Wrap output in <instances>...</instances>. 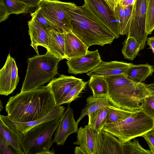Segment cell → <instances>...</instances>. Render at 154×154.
Wrapping results in <instances>:
<instances>
[{
  "instance_id": "1",
  "label": "cell",
  "mask_w": 154,
  "mask_h": 154,
  "mask_svg": "<svg viewBox=\"0 0 154 154\" xmlns=\"http://www.w3.org/2000/svg\"><path fill=\"white\" fill-rule=\"evenodd\" d=\"M56 106L51 91L47 86L42 85L10 97L5 109L11 120L26 122L44 117Z\"/></svg>"
},
{
  "instance_id": "2",
  "label": "cell",
  "mask_w": 154,
  "mask_h": 154,
  "mask_svg": "<svg viewBox=\"0 0 154 154\" xmlns=\"http://www.w3.org/2000/svg\"><path fill=\"white\" fill-rule=\"evenodd\" d=\"M66 11L72 26L71 31L88 48L94 45L103 46L111 44L115 38L103 22L84 2L82 6L66 2Z\"/></svg>"
},
{
  "instance_id": "3",
  "label": "cell",
  "mask_w": 154,
  "mask_h": 154,
  "mask_svg": "<svg viewBox=\"0 0 154 154\" xmlns=\"http://www.w3.org/2000/svg\"><path fill=\"white\" fill-rule=\"evenodd\" d=\"M104 77L108 84L107 97L111 104L130 112L142 110L145 100L150 94L147 84L134 81L125 73Z\"/></svg>"
},
{
  "instance_id": "4",
  "label": "cell",
  "mask_w": 154,
  "mask_h": 154,
  "mask_svg": "<svg viewBox=\"0 0 154 154\" xmlns=\"http://www.w3.org/2000/svg\"><path fill=\"white\" fill-rule=\"evenodd\" d=\"M62 60L48 51L44 54L29 58L20 92L37 88L54 79L58 73V63Z\"/></svg>"
},
{
  "instance_id": "5",
  "label": "cell",
  "mask_w": 154,
  "mask_h": 154,
  "mask_svg": "<svg viewBox=\"0 0 154 154\" xmlns=\"http://www.w3.org/2000/svg\"><path fill=\"white\" fill-rule=\"evenodd\" d=\"M60 121V119L43 123L20 134L19 140L24 154H54L53 149H50Z\"/></svg>"
},
{
  "instance_id": "6",
  "label": "cell",
  "mask_w": 154,
  "mask_h": 154,
  "mask_svg": "<svg viewBox=\"0 0 154 154\" xmlns=\"http://www.w3.org/2000/svg\"><path fill=\"white\" fill-rule=\"evenodd\" d=\"M154 124V120L142 110L122 121L106 125L103 129L125 143L142 136L153 128Z\"/></svg>"
},
{
  "instance_id": "7",
  "label": "cell",
  "mask_w": 154,
  "mask_h": 154,
  "mask_svg": "<svg viewBox=\"0 0 154 154\" xmlns=\"http://www.w3.org/2000/svg\"><path fill=\"white\" fill-rule=\"evenodd\" d=\"M66 2L58 0H44L40 3L42 14L62 33L71 31L72 29L70 17L66 11Z\"/></svg>"
},
{
  "instance_id": "8",
  "label": "cell",
  "mask_w": 154,
  "mask_h": 154,
  "mask_svg": "<svg viewBox=\"0 0 154 154\" xmlns=\"http://www.w3.org/2000/svg\"><path fill=\"white\" fill-rule=\"evenodd\" d=\"M147 0H136L134 5L130 31L127 37H134L140 45V50L144 48L147 35L145 30Z\"/></svg>"
},
{
  "instance_id": "9",
  "label": "cell",
  "mask_w": 154,
  "mask_h": 154,
  "mask_svg": "<svg viewBox=\"0 0 154 154\" xmlns=\"http://www.w3.org/2000/svg\"><path fill=\"white\" fill-rule=\"evenodd\" d=\"M77 133V140L74 144L79 145L86 154H100L103 141L101 132L87 125L83 128L81 126Z\"/></svg>"
},
{
  "instance_id": "10",
  "label": "cell",
  "mask_w": 154,
  "mask_h": 154,
  "mask_svg": "<svg viewBox=\"0 0 154 154\" xmlns=\"http://www.w3.org/2000/svg\"><path fill=\"white\" fill-rule=\"evenodd\" d=\"M65 108L61 105L56 106L47 115L35 121L20 122L11 120L8 116L0 115V118L13 131L19 136L21 134L39 125L60 119Z\"/></svg>"
},
{
  "instance_id": "11",
  "label": "cell",
  "mask_w": 154,
  "mask_h": 154,
  "mask_svg": "<svg viewBox=\"0 0 154 154\" xmlns=\"http://www.w3.org/2000/svg\"><path fill=\"white\" fill-rule=\"evenodd\" d=\"M89 8L117 39L120 35L114 12L103 0H84Z\"/></svg>"
},
{
  "instance_id": "12",
  "label": "cell",
  "mask_w": 154,
  "mask_h": 154,
  "mask_svg": "<svg viewBox=\"0 0 154 154\" xmlns=\"http://www.w3.org/2000/svg\"><path fill=\"white\" fill-rule=\"evenodd\" d=\"M18 68L15 60L9 54L0 70V94L7 96L16 89L19 81Z\"/></svg>"
},
{
  "instance_id": "13",
  "label": "cell",
  "mask_w": 154,
  "mask_h": 154,
  "mask_svg": "<svg viewBox=\"0 0 154 154\" xmlns=\"http://www.w3.org/2000/svg\"><path fill=\"white\" fill-rule=\"evenodd\" d=\"M102 61L98 50H88L85 55L67 60L68 72L75 75L87 73L97 67Z\"/></svg>"
},
{
  "instance_id": "14",
  "label": "cell",
  "mask_w": 154,
  "mask_h": 154,
  "mask_svg": "<svg viewBox=\"0 0 154 154\" xmlns=\"http://www.w3.org/2000/svg\"><path fill=\"white\" fill-rule=\"evenodd\" d=\"M82 80L72 76L62 74L52 79L47 85L53 95L56 106L61 103L71 89Z\"/></svg>"
},
{
  "instance_id": "15",
  "label": "cell",
  "mask_w": 154,
  "mask_h": 154,
  "mask_svg": "<svg viewBox=\"0 0 154 154\" xmlns=\"http://www.w3.org/2000/svg\"><path fill=\"white\" fill-rule=\"evenodd\" d=\"M78 124L75 120L72 109L68 105L60 119L58 127L54 134L53 142L58 146L63 145L70 135L77 132Z\"/></svg>"
},
{
  "instance_id": "16",
  "label": "cell",
  "mask_w": 154,
  "mask_h": 154,
  "mask_svg": "<svg viewBox=\"0 0 154 154\" xmlns=\"http://www.w3.org/2000/svg\"><path fill=\"white\" fill-rule=\"evenodd\" d=\"M132 63L116 61L106 62L102 61L96 68L87 73L90 76L105 77L125 73Z\"/></svg>"
},
{
  "instance_id": "17",
  "label": "cell",
  "mask_w": 154,
  "mask_h": 154,
  "mask_svg": "<svg viewBox=\"0 0 154 154\" xmlns=\"http://www.w3.org/2000/svg\"><path fill=\"white\" fill-rule=\"evenodd\" d=\"M28 33L31 40L30 45L33 48L37 55L39 54L38 46L47 48L48 37L46 30L34 18L28 21Z\"/></svg>"
},
{
  "instance_id": "18",
  "label": "cell",
  "mask_w": 154,
  "mask_h": 154,
  "mask_svg": "<svg viewBox=\"0 0 154 154\" xmlns=\"http://www.w3.org/2000/svg\"><path fill=\"white\" fill-rule=\"evenodd\" d=\"M65 54L67 60L85 55L88 48L71 31L65 33Z\"/></svg>"
},
{
  "instance_id": "19",
  "label": "cell",
  "mask_w": 154,
  "mask_h": 154,
  "mask_svg": "<svg viewBox=\"0 0 154 154\" xmlns=\"http://www.w3.org/2000/svg\"><path fill=\"white\" fill-rule=\"evenodd\" d=\"M46 30L48 37L47 51L58 58L66 59L65 33L53 29Z\"/></svg>"
},
{
  "instance_id": "20",
  "label": "cell",
  "mask_w": 154,
  "mask_h": 154,
  "mask_svg": "<svg viewBox=\"0 0 154 154\" xmlns=\"http://www.w3.org/2000/svg\"><path fill=\"white\" fill-rule=\"evenodd\" d=\"M101 133L103 141L100 154H123V143L103 129Z\"/></svg>"
},
{
  "instance_id": "21",
  "label": "cell",
  "mask_w": 154,
  "mask_h": 154,
  "mask_svg": "<svg viewBox=\"0 0 154 154\" xmlns=\"http://www.w3.org/2000/svg\"><path fill=\"white\" fill-rule=\"evenodd\" d=\"M154 72V67L147 63L131 65L125 73L130 79L138 82H143Z\"/></svg>"
},
{
  "instance_id": "22",
  "label": "cell",
  "mask_w": 154,
  "mask_h": 154,
  "mask_svg": "<svg viewBox=\"0 0 154 154\" xmlns=\"http://www.w3.org/2000/svg\"><path fill=\"white\" fill-rule=\"evenodd\" d=\"M0 136L6 141L17 154H24L20 145L19 136L0 118Z\"/></svg>"
},
{
  "instance_id": "23",
  "label": "cell",
  "mask_w": 154,
  "mask_h": 154,
  "mask_svg": "<svg viewBox=\"0 0 154 154\" xmlns=\"http://www.w3.org/2000/svg\"><path fill=\"white\" fill-rule=\"evenodd\" d=\"M86 101V104L82 110L80 116L76 121L78 124L85 116L110 104L106 97H96L91 95L88 97Z\"/></svg>"
},
{
  "instance_id": "24",
  "label": "cell",
  "mask_w": 154,
  "mask_h": 154,
  "mask_svg": "<svg viewBox=\"0 0 154 154\" xmlns=\"http://www.w3.org/2000/svg\"><path fill=\"white\" fill-rule=\"evenodd\" d=\"M108 109V106H106L89 114L88 126L100 133L106 125Z\"/></svg>"
},
{
  "instance_id": "25",
  "label": "cell",
  "mask_w": 154,
  "mask_h": 154,
  "mask_svg": "<svg viewBox=\"0 0 154 154\" xmlns=\"http://www.w3.org/2000/svg\"><path fill=\"white\" fill-rule=\"evenodd\" d=\"M88 85L92 91L93 96L96 97H107L108 94V87L104 77L91 76Z\"/></svg>"
},
{
  "instance_id": "26",
  "label": "cell",
  "mask_w": 154,
  "mask_h": 154,
  "mask_svg": "<svg viewBox=\"0 0 154 154\" xmlns=\"http://www.w3.org/2000/svg\"><path fill=\"white\" fill-rule=\"evenodd\" d=\"M140 45L133 37H128L123 43L122 53L125 58L133 60L138 55L140 51Z\"/></svg>"
},
{
  "instance_id": "27",
  "label": "cell",
  "mask_w": 154,
  "mask_h": 154,
  "mask_svg": "<svg viewBox=\"0 0 154 154\" xmlns=\"http://www.w3.org/2000/svg\"><path fill=\"white\" fill-rule=\"evenodd\" d=\"M135 112L126 111L117 108L110 104L108 106L106 125L122 121Z\"/></svg>"
},
{
  "instance_id": "28",
  "label": "cell",
  "mask_w": 154,
  "mask_h": 154,
  "mask_svg": "<svg viewBox=\"0 0 154 154\" xmlns=\"http://www.w3.org/2000/svg\"><path fill=\"white\" fill-rule=\"evenodd\" d=\"M4 5L10 14L26 13L29 7L24 2L18 0H2Z\"/></svg>"
},
{
  "instance_id": "29",
  "label": "cell",
  "mask_w": 154,
  "mask_h": 154,
  "mask_svg": "<svg viewBox=\"0 0 154 154\" xmlns=\"http://www.w3.org/2000/svg\"><path fill=\"white\" fill-rule=\"evenodd\" d=\"M123 154H152L150 150L143 148L137 139L134 138L131 140L123 143Z\"/></svg>"
},
{
  "instance_id": "30",
  "label": "cell",
  "mask_w": 154,
  "mask_h": 154,
  "mask_svg": "<svg viewBox=\"0 0 154 154\" xmlns=\"http://www.w3.org/2000/svg\"><path fill=\"white\" fill-rule=\"evenodd\" d=\"M134 5L124 7V15L123 22L119 30L120 35H127L129 32L132 19V12Z\"/></svg>"
},
{
  "instance_id": "31",
  "label": "cell",
  "mask_w": 154,
  "mask_h": 154,
  "mask_svg": "<svg viewBox=\"0 0 154 154\" xmlns=\"http://www.w3.org/2000/svg\"><path fill=\"white\" fill-rule=\"evenodd\" d=\"M154 29V0H147L145 30L151 34Z\"/></svg>"
},
{
  "instance_id": "32",
  "label": "cell",
  "mask_w": 154,
  "mask_h": 154,
  "mask_svg": "<svg viewBox=\"0 0 154 154\" xmlns=\"http://www.w3.org/2000/svg\"><path fill=\"white\" fill-rule=\"evenodd\" d=\"M87 83V82L82 80L75 85L63 100L61 105L64 103H69L78 97L80 94L85 88Z\"/></svg>"
},
{
  "instance_id": "33",
  "label": "cell",
  "mask_w": 154,
  "mask_h": 154,
  "mask_svg": "<svg viewBox=\"0 0 154 154\" xmlns=\"http://www.w3.org/2000/svg\"><path fill=\"white\" fill-rule=\"evenodd\" d=\"M30 15L32 17L35 18L45 30L53 29L59 31L56 27L42 14L40 8L38 7L34 12L30 13Z\"/></svg>"
},
{
  "instance_id": "34",
  "label": "cell",
  "mask_w": 154,
  "mask_h": 154,
  "mask_svg": "<svg viewBox=\"0 0 154 154\" xmlns=\"http://www.w3.org/2000/svg\"><path fill=\"white\" fill-rule=\"evenodd\" d=\"M142 109L146 114L154 120V100L150 94L146 98Z\"/></svg>"
},
{
  "instance_id": "35",
  "label": "cell",
  "mask_w": 154,
  "mask_h": 154,
  "mask_svg": "<svg viewBox=\"0 0 154 154\" xmlns=\"http://www.w3.org/2000/svg\"><path fill=\"white\" fill-rule=\"evenodd\" d=\"M114 13L115 18L118 23L119 31L123 20L124 15V7L118 3L115 9Z\"/></svg>"
},
{
  "instance_id": "36",
  "label": "cell",
  "mask_w": 154,
  "mask_h": 154,
  "mask_svg": "<svg viewBox=\"0 0 154 154\" xmlns=\"http://www.w3.org/2000/svg\"><path fill=\"white\" fill-rule=\"evenodd\" d=\"M0 154H17L14 149L1 136H0Z\"/></svg>"
},
{
  "instance_id": "37",
  "label": "cell",
  "mask_w": 154,
  "mask_h": 154,
  "mask_svg": "<svg viewBox=\"0 0 154 154\" xmlns=\"http://www.w3.org/2000/svg\"><path fill=\"white\" fill-rule=\"evenodd\" d=\"M142 137L146 140L152 154H154V129L153 128Z\"/></svg>"
},
{
  "instance_id": "38",
  "label": "cell",
  "mask_w": 154,
  "mask_h": 154,
  "mask_svg": "<svg viewBox=\"0 0 154 154\" xmlns=\"http://www.w3.org/2000/svg\"><path fill=\"white\" fill-rule=\"evenodd\" d=\"M10 15L3 0H0V22H2L7 19Z\"/></svg>"
},
{
  "instance_id": "39",
  "label": "cell",
  "mask_w": 154,
  "mask_h": 154,
  "mask_svg": "<svg viewBox=\"0 0 154 154\" xmlns=\"http://www.w3.org/2000/svg\"><path fill=\"white\" fill-rule=\"evenodd\" d=\"M27 4L30 7H38L40 2L44 0H18Z\"/></svg>"
},
{
  "instance_id": "40",
  "label": "cell",
  "mask_w": 154,
  "mask_h": 154,
  "mask_svg": "<svg viewBox=\"0 0 154 154\" xmlns=\"http://www.w3.org/2000/svg\"><path fill=\"white\" fill-rule=\"evenodd\" d=\"M106 3L110 8L113 12L116 7L118 1V0H103Z\"/></svg>"
},
{
  "instance_id": "41",
  "label": "cell",
  "mask_w": 154,
  "mask_h": 154,
  "mask_svg": "<svg viewBox=\"0 0 154 154\" xmlns=\"http://www.w3.org/2000/svg\"><path fill=\"white\" fill-rule=\"evenodd\" d=\"M136 0H119L118 3L125 7L129 5H134Z\"/></svg>"
},
{
  "instance_id": "42",
  "label": "cell",
  "mask_w": 154,
  "mask_h": 154,
  "mask_svg": "<svg viewBox=\"0 0 154 154\" xmlns=\"http://www.w3.org/2000/svg\"><path fill=\"white\" fill-rule=\"evenodd\" d=\"M146 42L147 45L149 47V48L151 49L154 53V37L147 38Z\"/></svg>"
},
{
  "instance_id": "43",
  "label": "cell",
  "mask_w": 154,
  "mask_h": 154,
  "mask_svg": "<svg viewBox=\"0 0 154 154\" xmlns=\"http://www.w3.org/2000/svg\"><path fill=\"white\" fill-rule=\"evenodd\" d=\"M147 87L151 96L154 100V83L147 84Z\"/></svg>"
},
{
  "instance_id": "44",
  "label": "cell",
  "mask_w": 154,
  "mask_h": 154,
  "mask_svg": "<svg viewBox=\"0 0 154 154\" xmlns=\"http://www.w3.org/2000/svg\"><path fill=\"white\" fill-rule=\"evenodd\" d=\"M74 153L75 154H86L80 146H76L75 147Z\"/></svg>"
},
{
  "instance_id": "45",
  "label": "cell",
  "mask_w": 154,
  "mask_h": 154,
  "mask_svg": "<svg viewBox=\"0 0 154 154\" xmlns=\"http://www.w3.org/2000/svg\"><path fill=\"white\" fill-rule=\"evenodd\" d=\"M3 106H2V103L1 100H0V111H1L2 109H3Z\"/></svg>"
},
{
  "instance_id": "46",
  "label": "cell",
  "mask_w": 154,
  "mask_h": 154,
  "mask_svg": "<svg viewBox=\"0 0 154 154\" xmlns=\"http://www.w3.org/2000/svg\"><path fill=\"white\" fill-rule=\"evenodd\" d=\"M153 128L154 129V126H153Z\"/></svg>"
},
{
  "instance_id": "47",
  "label": "cell",
  "mask_w": 154,
  "mask_h": 154,
  "mask_svg": "<svg viewBox=\"0 0 154 154\" xmlns=\"http://www.w3.org/2000/svg\"><path fill=\"white\" fill-rule=\"evenodd\" d=\"M118 0V2H119V0Z\"/></svg>"
}]
</instances>
